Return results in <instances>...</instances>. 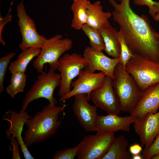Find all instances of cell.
<instances>
[{"label": "cell", "mask_w": 159, "mask_h": 159, "mask_svg": "<svg viewBox=\"0 0 159 159\" xmlns=\"http://www.w3.org/2000/svg\"><path fill=\"white\" fill-rule=\"evenodd\" d=\"M19 146V145L16 139H15L14 141H11L9 150L10 151H13L12 159H21Z\"/></svg>", "instance_id": "obj_31"}, {"label": "cell", "mask_w": 159, "mask_h": 159, "mask_svg": "<svg viewBox=\"0 0 159 159\" xmlns=\"http://www.w3.org/2000/svg\"><path fill=\"white\" fill-rule=\"evenodd\" d=\"M112 80L106 76L101 85L91 92L90 99L95 105L108 114L118 115L121 110L113 87Z\"/></svg>", "instance_id": "obj_10"}, {"label": "cell", "mask_w": 159, "mask_h": 159, "mask_svg": "<svg viewBox=\"0 0 159 159\" xmlns=\"http://www.w3.org/2000/svg\"><path fill=\"white\" fill-rule=\"evenodd\" d=\"M117 0V1H121V0Z\"/></svg>", "instance_id": "obj_36"}, {"label": "cell", "mask_w": 159, "mask_h": 159, "mask_svg": "<svg viewBox=\"0 0 159 159\" xmlns=\"http://www.w3.org/2000/svg\"><path fill=\"white\" fill-rule=\"evenodd\" d=\"M81 29L89 38L90 47L92 49L98 52L105 50V44L99 30L94 29L86 24L82 26Z\"/></svg>", "instance_id": "obj_24"}, {"label": "cell", "mask_w": 159, "mask_h": 159, "mask_svg": "<svg viewBox=\"0 0 159 159\" xmlns=\"http://www.w3.org/2000/svg\"><path fill=\"white\" fill-rule=\"evenodd\" d=\"M118 37L120 47V61L124 67L133 56V54L127 45L120 30L118 32Z\"/></svg>", "instance_id": "obj_25"}, {"label": "cell", "mask_w": 159, "mask_h": 159, "mask_svg": "<svg viewBox=\"0 0 159 159\" xmlns=\"http://www.w3.org/2000/svg\"><path fill=\"white\" fill-rule=\"evenodd\" d=\"M133 124L141 145L148 147L159 134V110L156 113L149 112L137 118Z\"/></svg>", "instance_id": "obj_14"}, {"label": "cell", "mask_w": 159, "mask_h": 159, "mask_svg": "<svg viewBox=\"0 0 159 159\" xmlns=\"http://www.w3.org/2000/svg\"><path fill=\"white\" fill-rule=\"evenodd\" d=\"M87 65V62L83 56L76 52L67 53L59 58L57 69L60 72L61 77V84L58 92L60 98L71 91L73 80Z\"/></svg>", "instance_id": "obj_8"}, {"label": "cell", "mask_w": 159, "mask_h": 159, "mask_svg": "<svg viewBox=\"0 0 159 159\" xmlns=\"http://www.w3.org/2000/svg\"><path fill=\"white\" fill-rule=\"evenodd\" d=\"M112 85L121 111L131 112L139 101L143 90L120 61L114 71Z\"/></svg>", "instance_id": "obj_3"}, {"label": "cell", "mask_w": 159, "mask_h": 159, "mask_svg": "<svg viewBox=\"0 0 159 159\" xmlns=\"http://www.w3.org/2000/svg\"><path fill=\"white\" fill-rule=\"evenodd\" d=\"M31 117L25 111L21 110L18 113L15 111L9 110L5 112L2 118L3 120L7 121L10 123L9 128L5 131L7 138L11 141L15 139L17 140L21 151L26 159L34 158L25 145L21 136L25 122Z\"/></svg>", "instance_id": "obj_12"}, {"label": "cell", "mask_w": 159, "mask_h": 159, "mask_svg": "<svg viewBox=\"0 0 159 159\" xmlns=\"http://www.w3.org/2000/svg\"><path fill=\"white\" fill-rule=\"evenodd\" d=\"M11 6L9 9L8 13L4 17L2 16L1 13L0 15V42L3 46H5L6 43L2 38V32L4 26L7 23L12 21L13 16L10 14L11 10Z\"/></svg>", "instance_id": "obj_30"}, {"label": "cell", "mask_w": 159, "mask_h": 159, "mask_svg": "<svg viewBox=\"0 0 159 159\" xmlns=\"http://www.w3.org/2000/svg\"><path fill=\"white\" fill-rule=\"evenodd\" d=\"M74 97L73 110L80 125L86 132H96L97 107L89 103L87 94Z\"/></svg>", "instance_id": "obj_13"}, {"label": "cell", "mask_w": 159, "mask_h": 159, "mask_svg": "<svg viewBox=\"0 0 159 159\" xmlns=\"http://www.w3.org/2000/svg\"><path fill=\"white\" fill-rule=\"evenodd\" d=\"M128 141L124 136L115 138L108 152L102 159H130L131 154L127 150Z\"/></svg>", "instance_id": "obj_20"}, {"label": "cell", "mask_w": 159, "mask_h": 159, "mask_svg": "<svg viewBox=\"0 0 159 159\" xmlns=\"http://www.w3.org/2000/svg\"><path fill=\"white\" fill-rule=\"evenodd\" d=\"M159 152V134L152 143L148 147L144 148L142 151L143 159H150Z\"/></svg>", "instance_id": "obj_29"}, {"label": "cell", "mask_w": 159, "mask_h": 159, "mask_svg": "<svg viewBox=\"0 0 159 159\" xmlns=\"http://www.w3.org/2000/svg\"><path fill=\"white\" fill-rule=\"evenodd\" d=\"M99 30L105 45L104 51L112 58H119L120 47L118 37V31L110 23L104 25Z\"/></svg>", "instance_id": "obj_19"}, {"label": "cell", "mask_w": 159, "mask_h": 159, "mask_svg": "<svg viewBox=\"0 0 159 159\" xmlns=\"http://www.w3.org/2000/svg\"><path fill=\"white\" fill-rule=\"evenodd\" d=\"M37 77L30 89L27 92L22 101L21 110H26L29 105L32 102L40 98H44L49 101V103L56 105L57 101L54 97L55 89L60 86L61 75L50 69L47 72L45 70Z\"/></svg>", "instance_id": "obj_5"}, {"label": "cell", "mask_w": 159, "mask_h": 159, "mask_svg": "<svg viewBox=\"0 0 159 159\" xmlns=\"http://www.w3.org/2000/svg\"><path fill=\"white\" fill-rule=\"evenodd\" d=\"M132 159H143L142 155H141L140 154L135 155H132Z\"/></svg>", "instance_id": "obj_33"}, {"label": "cell", "mask_w": 159, "mask_h": 159, "mask_svg": "<svg viewBox=\"0 0 159 159\" xmlns=\"http://www.w3.org/2000/svg\"><path fill=\"white\" fill-rule=\"evenodd\" d=\"M153 18L154 20L159 21V13L156 14Z\"/></svg>", "instance_id": "obj_34"}, {"label": "cell", "mask_w": 159, "mask_h": 159, "mask_svg": "<svg viewBox=\"0 0 159 159\" xmlns=\"http://www.w3.org/2000/svg\"><path fill=\"white\" fill-rule=\"evenodd\" d=\"M27 75L25 72H17L11 74L10 84L7 87L6 92L13 98L18 93L24 92Z\"/></svg>", "instance_id": "obj_23"}, {"label": "cell", "mask_w": 159, "mask_h": 159, "mask_svg": "<svg viewBox=\"0 0 159 159\" xmlns=\"http://www.w3.org/2000/svg\"><path fill=\"white\" fill-rule=\"evenodd\" d=\"M152 159H159V152L155 154L152 158Z\"/></svg>", "instance_id": "obj_35"}, {"label": "cell", "mask_w": 159, "mask_h": 159, "mask_svg": "<svg viewBox=\"0 0 159 159\" xmlns=\"http://www.w3.org/2000/svg\"><path fill=\"white\" fill-rule=\"evenodd\" d=\"M159 109V82L154 84L143 90L141 97L130 115L137 118Z\"/></svg>", "instance_id": "obj_17"}, {"label": "cell", "mask_w": 159, "mask_h": 159, "mask_svg": "<svg viewBox=\"0 0 159 159\" xmlns=\"http://www.w3.org/2000/svg\"><path fill=\"white\" fill-rule=\"evenodd\" d=\"M17 24L22 37L19 44L22 50L29 48L41 49L47 39L37 32L33 19L27 14L22 0L16 6Z\"/></svg>", "instance_id": "obj_9"}, {"label": "cell", "mask_w": 159, "mask_h": 159, "mask_svg": "<svg viewBox=\"0 0 159 159\" xmlns=\"http://www.w3.org/2000/svg\"><path fill=\"white\" fill-rule=\"evenodd\" d=\"M114 8L112 15L117 23L125 42L133 55L159 61V32L151 26L145 15L135 13L130 0H108Z\"/></svg>", "instance_id": "obj_1"}, {"label": "cell", "mask_w": 159, "mask_h": 159, "mask_svg": "<svg viewBox=\"0 0 159 159\" xmlns=\"http://www.w3.org/2000/svg\"><path fill=\"white\" fill-rule=\"evenodd\" d=\"M41 49L29 48L22 51L16 60L11 62L9 67L10 72H25L30 61L39 54Z\"/></svg>", "instance_id": "obj_21"}, {"label": "cell", "mask_w": 159, "mask_h": 159, "mask_svg": "<svg viewBox=\"0 0 159 159\" xmlns=\"http://www.w3.org/2000/svg\"><path fill=\"white\" fill-rule=\"evenodd\" d=\"M125 69L143 90L159 82V61L133 55Z\"/></svg>", "instance_id": "obj_6"}, {"label": "cell", "mask_w": 159, "mask_h": 159, "mask_svg": "<svg viewBox=\"0 0 159 159\" xmlns=\"http://www.w3.org/2000/svg\"><path fill=\"white\" fill-rule=\"evenodd\" d=\"M142 147L140 144L135 143L130 146L129 151L132 155L139 154L143 151Z\"/></svg>", "instance_id": "obj_32"}, {"label": "cell", "mask_w": 159, "mask_h": 159, "mask_svg": "<svg viewBox=\"0 0 159 159\" xmlns=\"http://www.w3.org/2000/svg\"><path fill=\"white\" fill-rule=\"evenodd\" d=\"M135 4L138 6L146 5L149 8L148 13L152 17L159 13V1L153 0H133Z\"/></svg>", "instance_id": "obj_28"}, {"label": "cell", "mask_w": 159, "mask_h": 159, "mask_svg": "<svg viewBox=\"0 0 159 159\" xmlns=\"http://www.w3.org/2000/svg\"><path fill=\"white\" fill-rule=\"evenodd\" d=\"M16 55L14 52L9 54L0 59V93L4 90V82L7 69L11 59Z\"/></svg>", "instance_id": "obj_26"}, {"label": "cell", "mask_w": 159, "mask_h": 159, "mask_svg": "<svg viewBox=\"0 0 159 159\" xmlns=\"http://www.w3.org/2000/svg\"><path fill=\"white\" fill-rule=\"evenodd\" d=\"M83 56L87 62L86 67L90 71L94 72L96 70L100 71L113 79L114 71L120 61V58H110L102 51H95L89 46L84 49Z\"/></svg>", "instance_id": "obj_15"}, {"label": "cell", "mask_w": 159, "mask_h": 159, "mask_svg": "<svg viewBox=\"0 0 159 159\" xmlns=\"http://www.w3.org/2000/svg\"><path fill=\"white\" fill-rule=\"evenodd\" d=\"M67 105L57 106L49 103L34 117L27 120L25 123L27 129L23 138L27 147L43 142L56 133L62 123L58 120L59 115Z\"/></svg>", "instance_id": "obj_2"}, {"label": "cell", "mask_w": 159, "mask_h": 159, "mask_svg": "<svg viewBox=\"0 0 159 159\" xmlns=\"http://www.w3.org/2000/svg\"><path fill=\"white\" fill-rule=\"evenodd\" d=\"M106 76L101 72L97 73L91 72L86 67L81 70L77 78L72 82V90L64 96L60 98L59 101L63 102L81 94H87L89 101L91 92L101 85Z\"/></svg>", "instance_id": "obj_11"}, {"label": "cell", "mask_w": 159, "mask_h": 159, "mask_svg": "<svg viewBox=\"0 0 159 159\" xmlns=\"http://www.w3.org/2000/svg\"><path fill=\"white\" fill-rule=\"evenodd\" d=\"M137 118L130 115L124 117L112 114L98 115L96 123V132L114 133L120 130L129 132L131 125Z\"/></svg>", "instance_id": "obj_16"}, {"label": "cell", "mask_w": 159, "mask_h": 159, "mask_svg": "<svg viewBox=\"0 0 159 159\" xmlns=\"http://www.w3.org/2000/svg\"><path fill=\"white\" fill-rule=\"evenodd\" d=\"M114 132H97L85 136L77 145L78 159H102L115 138Z\"/></svg>", "instance_id": "obj_7"}, {"label": "cell", "mask_w": 159, "mask_h": 159, "mask_svg": "<svg viewBox=\"0 0 159 159\" xmlns=\"http://www.w3.org/2000/svg\"><path fill=\"white\" fill-rule=\"evenodd\" d=\"M72 44L70 39L63 38L59 34L47 39L39 54L33 61V67L39 73L44 71L45 64H48L50 69L54 71L57 69L59 58L72 48Z\"/></svg>", "instance_id": "obj_4"}, {"label": "cell", "mask_w": 159, "mask_h": 159, "mask_svg": "<svg viewBox=\"0 0 159 159\" xmlns=\"http://www.w3.org/2000/svg\"><path fill=\"white\" fill-rule=\"evenodd\" d=\"M78 151L77 145L73 147L58 150L55 152L52 159H74L77 156Z\"/></svg>", "instance_id": "obj_27"}, {"label": "cell", "mask_w": 159, "mask_h": 159, "mask_svg": "<svg viewBox=\"0 0 159 159\" xmlns=\"http://www.w3.org/2000/svg\"><path fill=\"white\" fill-rule=\"evenodd\" d=\"M86 24L91 27L100 30L104 25L110 23L109 19L112 16L110 12L103 11L102 6L99 1L92 3L88 0L86 4Z\"/></svg>", "instance_id": "obj_18"}, {"label": "cell", "mask_w": 159, "mask_h": 159, "mask_svg": "<svg viewBox=\"0 0 159 159\" xmlns=\"http://www.w3.org/2000/svg\"><path fill=\"white\" fill-rule=\"evenodd\" d=\"M88 0H73L71 9L73 14L71 26L76 30L81 29L87 23L86 4Z\"/></svg>", "instance_id": "obj_22"}]
</instances>
